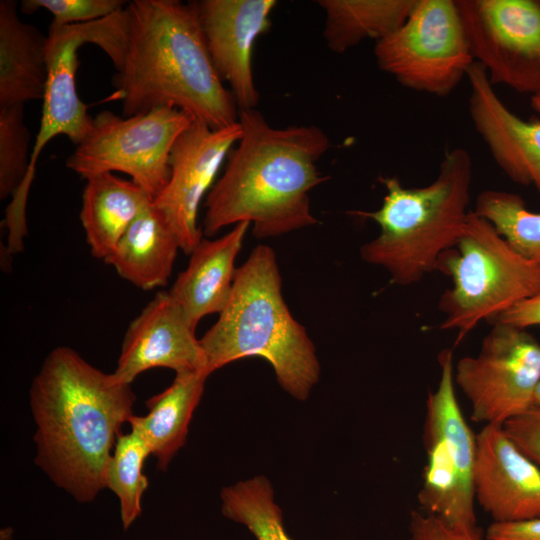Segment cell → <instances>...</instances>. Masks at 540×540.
<instances>
[{"label": "cell", "instance_id": "4", "mask_svg": "<svg viewBox=\"0 0 540 540\" xmlns=\"http://www.w3.org/2000/svg\"><path fill=\"white\" fill-rule=\"evenodd\" d=\"M281 288L274 251L257 246L237 268L228 302L200 343L209 375L233 361L261 357L272 366L280 386L303 401L319 381L320 364Z\"/></svg>", "mask_w": 540, "mask_h": 540}, {"label": "cell", "instance_id": "25", "mask_svg": "<svg viewBox=\"0 0 540 540\" xmlns=\"http://www.w3.org/2000/svg\"><path fill=\"white\" fill-rule=\"evenodd\" d=\"M149 456L147 444L134 430L118 435L106 467L105 485L118 497L124 530L142 513V497L149 486L143 466Z\"/></svg>", "mask_w": 540, "mask_h": 540}, {"label": "cell", "instance_id": "23", "mask_svg": "<svg viewBox=\"0 0 540 540\" xmlns=\"http://www.w3.org/2000/svg\"><path fill=\"white\" fill-rule=\"evenodd\" d=\"M417 0H319L325 12L328 48L344 53L366 39L377 41L397 30Z\"/></svg>", "mask_w": 540, "mask_h": 540}, {"label": "cell", "instance_id": "10", "mask_svg": "<svg viewBox=\"0 0 540 540\" xmlns=\"http://www.w3.org/2000/svg\"><path fill=\"white\" fill-rule=\"evenodd\" d=\"M373 53L378 67L402 86L437 97L452 93L474 62L455 0H417Z\"/></svg>", "mask_w": 540, "mask_h": 540}, {"label": "cell", "instance_id": "12", "mask_svg": "<svg viewBox=\"0 0 540 540\" xmlns=\"http://www.w3.org/2000/svg\"><path fill=\"white\" fill-rule=\"evenodd\" d=\"M474 61L492 83L540 94V1L455 0Z\"/></svg>", "mask_w": 540, "mask_h": 540}, {"label": "cell", "instance_id": "2", "mask_svg": "<svg viewBox=\"0 0 540 540\" xmlns=\"http://www.w3.org/2000/svg\"><path fill=\"white\" fill-rule=\"evenodd\" d=\"M239 123L242 136L205 199L203 235L248 222L263 239L317 224L309 194L328 179L317 167L327 134L314 125L274 128L256 109L240 111Z\"/></svg>", "mask_w": 540, "mask_h": 540}, {"label": "cell", "instance_id": "21", "mask_svg": "<svg viewBox=\"0 0 540 540\" xmlns=\"http://www.w3.org/2000/svg\"><path fill=\"white\" fill-rule=\"evenodd\" d=\"M207 378L204 372L176 374L170 386L146 401V414L129 419L131 430L145 441L160 471L167 470L184 446Z\"/></svg>", "mask_w": 540, "mask_h": 540}, {"label": "cell", "instance_id": "7", "mask_svg": "<svg viewBox=\"0 0 540 540\" xmlns=\"http://www.w3.org/2000/svg\"><path fill=\"white\" fill-rule=\"evenodd\" d=\"M126 7L88 23L60 26L51 22L47 41L48 79L39 131L32 147L28 174L7 209L13 220H26V202L42 150L56 136L64 135L78 145L91 129L93 117L78 95V50L85 44L100 47L119 70L126 52Z\"/></svg>", "mask_w": 540, "mask_h": 540}, {"label": "cell", "instance_id": "13", "mask_svg": "<svg viewBox=\"0 0 540 540\" xmlns=\"http://www.w3.org/2000/svg\"><path fill=\"white\" fill-rule=\"evenodd\" d=\"M241 136L239 121L221 129L193 121L172 147L170 176L153 206L171 226L185 254L190 255L203 238L197 224L200 205Z\"/></svg>", "mask_w": 540, "mask_h": 540}, {"label": "cell", "instance_id": "26", "mask_svg": "<svg viewBox=\"0 0 540 540\" xmlns=\"http://www.w3.org/2000/svg\"><path fill=\"white\" fill-rule=\"evenodd\" d=\"M473 211L488 220L521 255L540 263V213L527 209L520 195L484 190Z\"/></svg>", "mask_w": 540, "mask_h": 540}, {"label": "cell", "instance_id": "9", "mask_svg": "<svg viewBox=\"0 0 540 540\" xmlns=\"http://www.w3.org/2000/svg\"><path fill=\"white\" fill-rule=\"evenodd\" d=\"M193 122L183 111L159 107L129 117L104 110L67 158L66 166L84 179L122 172L154 200L168 182L170 153Z\"/></svg>", "mask_w": 540, "mask_h": 540}, {"label": "cell", "instance_id": "8", "mask_svg": "<svg viewBox=\"0 0 540 540\" xmlns=\"http://www.w3.org/2000/svg\"><path fill=\"white\" fill-rule=\"evenodd\" d=\"M439 364L438 384L426 402L427 461L418 500L424 512L455 526L471 527L476 525V435L457 400L451 350H444L439 355Z\"/></svg>", "mask_w": 540, "mask_h": 540}, {"label": "cell", "instance_id": "15", "mask_svg": "<svg viewBox=\"0 0 540 540\" xmlns=\"http://www.w3.org/2000/svg\"><path fill=\"white\" fill-rule=\"evenodd\" d=\"M198 15L213 64L240 111L256 109L252 68L257 38L271 27L275 0H202Z\"/></svg>", "mask_w": 540, "mask_h": 540}, {"label": "cell", "instance_id": "5", "mask_svg": "<svg viewBox=\"0 0 540 540\" xmlns=\"http://www.w3.org/2000/svg\"><path fill=\"white\" fill-rule=\"evenodd\" d=\"M473 163L461 147L445 151L435 179L405 187L395 177H380L386 194L375 211L351 214L372 219L378 236L360 248L361 258L384 268L391 282L410 286L436 271L440 256L453 247L469 214Z\"/></svg>", "mask_w": 540, "mask_h": 540}, {"label": "cell", "instance_id": "19", "mask_svg": "<svg viewBox=\"0 0 540 540\" xmlns=\"http://www.w3.org/2000/svg\"><path fill=\"white\" fill-rule=\"evenodd\" d=\"M47 41L38 28L20 20L16 1H0V107L43 100Z\"/></svg>", "mask_w": 540, "mask_h": 540}, {"label": "cell", "instance_id": "30", "mask_svg": "<svg viewBox=\"0 0 540 540\" xmlns=\"http://www.w3.org/2000/svg\"><path fill=\"white\" fill-rule=\"evenodd\" d=\"M503 427L515 444L540 467V408H530Z\"/></svg>", "mask_w": 540, "mask_h": 540}, {"label": "cell", "instance_id": "24", "mask_svg": "<svg viewBox=\"0 0 540 540\" xmlns=\"http://www.w3.org/2000/svg\"><path fill=\"white\" fill-rule=\"evenodd\" d=\"M220 498L223 516L244 525L257 540H293L285 531L282 510L265 476L224 487Z\"/></svg>", "mask_w": 540, "mask_h": 540}, {"label": "cell", "instance_id": "20", "mask_svg": "<svg viewBox=\"0 0 540 540\" xmlns=\"http://www.w3.org/2000/svg\"><path fill=\"white\" fill-rule=\"evenodd\" d=\"M153 198L133 180L114 173L86 179L80 220L92 256L106 260Z\"/></svg>", "mask_w": 540, "mask_h": 540}, {"label": "cell", "instance_id": "3", "mask_svg": "<svg viewBox=\"0 0 540 540\" xmlns=\"http://www.w3.org/2000/svg\"><path fill=\"white\" fill-rule=\"evenodd\" d=\"M127 47L113 77L123 116L176 108L193 121L221 129L239 121V109L210 56L196 2L133 0Z\"/></svg>", "mask_w": 540, "mask_h": 540}, {"label": "cell", "instance_id": "6", "mask_svg": "<svg viewBox=\"0 0 540 540\" xmlns=\"http://www.w3.org/2000/svg\"><path fill=\"white\" fill-rule=\"evenodd\" d=\"M436 271L451 279L439 299V328L455 331L456 344L479 323H491L540 293V263L521 255L473 210L456 244L440 256Z\"/></svg>", "mask_w": 540, "mask_h": 540}, {"label": "cell", "instance_id": "14", "mask_svg": "<svg viewBox=\"0 0 540 540\" xmlns=\"http://www.w3.org/2000/svg\"><path fill=\"white\" fill-rule=\"evenodd\" d=\"M184 312L168 292H158L129 324L113 374L125 384L153 368L204 372L206 356Z\"/></svg>", "mask_w": 540, "mask_h": 540}, {"label": "cell", "instance_id": "27", "mask_svg": "<svg viewBox=\"0 0 540 540\" xmlns=\"http://www.w3.org/2000/svg\"><path fill=\"white\" fill-rule=\"evenodd\" d=\"M24 105L0 107V198H12L23 184L30 165V133Z\"/></svg>", "mask_w": 540, "mask_h": 540}, {"label": "cell", "instance_id": "11", "mask_svg": "<svg viewBox=\"0 0 540 540\" xmlns=\"http://www.w3.org/2000/svg\"><path fill=\"white\" fill-rule=\"evenodd\" d=\"M491 325L479 351L454 364L453 377L474 421L504 425L533 407L540 381V343L526 329Z\"/></svg>", "mask_w": 540, "mask_h": 540}, {"label": "cell", "instance_id": "31", "mask_svg": "<svg viewBox=\"0 0 540 540\" xmlns=\"http://www.w3.org/2000/svg\"><path fill=\"white\" fill-rule=\"evenodd\" d=\"M486 540H540V517L525 521L492 522L485 531Z\"/></svg>", "mask_w": 540, "mask_h": 540}, {"label": "cell", "instance_id": "18", "mask_svg": "<svg viewBox=\"0 0 540 540\" xmlns=\"http://www.w3.org/2000/svg\"><path fill=\"white\" fill-rule=\"evenodd\" d=\"M249 226L241 222L219 238L203 237L168 291L194 329L202 318L220 314L226 306L237 270L235 260Z\"/></svg>", "mask_w": 540, "mask_h": 540}, {"label": "cell", "instance_id": "33", "mask_svg": "<svg viewBox=\"0 0 540 540\" xmlns=\"http://www.w3.org/2000/svg\"><path fill=\"white\" fill-rule=\"evenodd\" d=\"M531 107L540 114V94L531 97Z\"/></svg>", "mask_w": 540, "mask_h": 540}, {"label": "cell", "instance_id": "22", "mask_svg": "<svg viewBox=\"0 0 540 540\" xmlns=\"http://www.w3.org/2000/svg\"><path fill=\"white\" fill-rule=\"evenodd\" d=\"M179 250L177 235L152 202L105 262L134 286L152 290L167 285Z\"/></svg>", "mask_w": 540, "mask_h": 540}, {"label": "cell", "instance_id": "32", "mask_svg": "<svg viewBox=\"0 0 540 540\" xmlns=\"http://www.w3.org/2000/svg\"><path fill=\"white\" fill-rule=\"evenodd\" d=\"M493 323H504L523 329L540 325V293L517 304L490 324Z\"/></svg>", "mask_w": 540, "mask_h": 540}, {"label": "cell", "instance_id": "16", "mask_svg": "<svg viewBox=\"0 0 540 540\" xmlns=\"http://www.w3.org/2000/svg\"><path fill=\"white\" fill-rule=\"evenodd\" d=\"M475 501L496 523L540 517V467L509 437L503 425L476 435Z\"/></svg>", "mask_w": 540, "mask_h": 540}, {"label": "cell", "instance_id": "17", "mask_svg": "<svg viewBox=\"0 0 540 540\" xmlns=\"http://www.w3.org/2000/svg\"><path fill=\"white\" fill-rule=\"evenodd\" d=\"M468 111L492 158L513 182L540 194V121H526L500 99L483 66L474 61L466 76Z\"/></svg>", "mask_w": 540, "mask_h": 540}, {"label": "cell", "instance_id": "34", "mask_svg": "<svg viewBox=\"0 0 540 540\" xmlns=\"http://www.w3.org/2000/svg\"><path fill=\"white\" fill-rule=\"evenodd\" d=\"M533 407L540 408V381L537 385L534 400H533Z\"/></svg>", "mask_w": 540, "mask_h": 540}, {"label": "cell", "instance_id": "1", "mask_svg": "<svg viewBox=\"0 0 540 540\" xmlns=\"http://www.w3.org/2000/svg\"><path fill=\"white\" fill-rule=\"evenodd\" d=\"M135 401L130 384L70 347L54 348L29 389L36 466L77 502H92L106 489V467Z\"/></svg>", "mask_w": 540, "mask_h": 540}, {"label": "cell", "instance_id": "29", "mask_svg": "<svg viewBox=\"0 0 540 540\" xmlns=\"http://www.w3.org/2000/svg\"><path fill=\"white\" fill-rule=\"evenodd\" d=\"M409 531L410 540H486L477 525L455 526L423 510L411 512Z\"/></svg>", "mask_w": 540, "mask_h": 540}, {"label": "cell", "instance_id": "28", "mask_svg": "<svg viewBox=\"0 0 540 540\" xmlns=\"http://www.w3.org/2000/svg\"><path fill=\"white\" fill-rule=\"evenodd\" d=\"M127 3L122 0H24L21 9L26 14L47 10L53 16L52 23L66 26L105 18L124 9Z\"/></svg>", "mask_w": 540, "mask_h": 540}]
</instances>
